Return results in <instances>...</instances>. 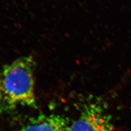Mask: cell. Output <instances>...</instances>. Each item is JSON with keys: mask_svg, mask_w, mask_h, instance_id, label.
<instances>
[{"mask_svg": "<svg viewBox=\"0 0 131 131\" xmlns=\"http://www.w3.org/2000/svg\"><path fill=\"white\" fill-rule=\"evenodd\" d=\"M35 63L31 56L16 59L0 72V116L19 108H35Z\"/></svg>", "mask_w": 131, "mask_h": 131, "instance_id": "1", "label": "cell"}, {"mask_svg": "<svg viewBox=\"0 0 131 131\" xmlns=\"http://www.w3.org/2000/svg\"><path fill=\"white\" fill-rule=\"evenodd\" d=\"M68 131H116L112 118L105 105L99 102L83 106L80 114Z\"/></svg>", "mask_w": 131, "mask_h": 131, "instance_id": "2", "label": "cell"}, {"mask_svg": "<svg viewBox=\"0 0 131 131\" xmlns=\"http://www.w3.org/2000/svg\"><path fill=\"white\" fill-rule=\"evenodd\" d=\"M64 118L59 115L46 114L33 118L17 131H68Z\"/></svg>", "mask_w": 131, "mask_h": 131, "instance_id": "3", "label": "cell"}]
</instances>
